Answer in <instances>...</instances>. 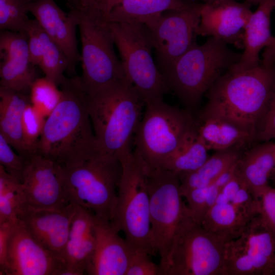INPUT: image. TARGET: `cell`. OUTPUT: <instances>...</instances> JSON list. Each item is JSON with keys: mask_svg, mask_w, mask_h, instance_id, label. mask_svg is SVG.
<instances>
[{"mask_svg": "<svg viewBox=\"0 0 275 275\" xmlns=\"http://www.w3.org/2000/svg\"><path fill=\"white\" fill-rule=\"evenodd\" d=\"M60 86L61 100L46 119L36 153L70 168L101 153L79 76L65 77Z\"/></svg>", "mask_w": 275, "mask_h": 275, "instance_id": "cell-1", "label": "cell"}, {"mask_svg": "<svg viewBox=\"0 0 275 275\" xmlns=\"http://www.w3.org/2000/svg\"><path fill=\"white\" fill-rule=\"evenodd\" d=\"M275 83V63L261 61L252 69L228 70L208 90L200 119L216 118L230 122L256 139Z\"/></svg>", "mask_w": 275, "mask_h": 275, "instance_id": "cell-2", "label": "cell"}, {"mask_svg": "<svg viewBox=\"0 0 275 275\" xmlns=\"http://www.w3.org/2000/svg\"><path fill=\"white\" fill-rule=\"evenodd\" d=\"M78 18L84 91L92 95L126 78L115 45L107 0H76L68 5Z\"/></svg>", "mask_w": 275, "mask_h": 275, "instance_id": "cell-3", "label": "cell"}, {"mask_svg": "<svg viewBox=\"0 0 275 275\" xmlns=\"http://www.w3.org/2000/svg\"><path fill=\"white\" fill-rule=\"evenodd\" d=\"M87 101L100 153L119 159L132 151L145 103L131 82L125 78L87 95Z\"/></svg>", "mask_w": 275, "mask_h": 275, "instance_id": "cell-4", "label": "cell"}, {"mask_svg": "<svg viewBox=\"0 0 275 275\" xmlns=\"http://www.w3.org/2000/svg\"><path fill=\"white\" fill-rule=\"evenodd\" d=\"M241 54L210 37L202 45L196 42L161 72L170 91L186 106L194 107L217 79L238 62Z\"/></svg>", "mask_w": 275, "mask_h": 275, "instance_id": "cell-5", "label": "cell"}, {"mask_svg": "<svg viewBox=\"0 0 275 275\" xmlns=\"http://www.w3.org/2000/svg\"><path fill=\"white\" fill-rule=\"evenodd\" d=\"M119 159L122 175L111 222L116 229L124 233L125 239L134 251L155 255L156 252L151 239L146 167L132 151Z\"/></svg>", "mask_w": 275, "mask_h": 275, "instance_id": "cell-6", "label": "cell"}, {"mask_svg": "<svg viewBox=\"0 0 275 275\" xmlns=\"http://www.w3.org/2000/svg\"><path fill=\"white\" fill-rule=\"evenodd\" d=\"M122 164L116 157L99 154L82 163L62 167L64 192L68 201L111 221L117 204Z\"/></svg>", "mask_w": 275, "mask_h": 275, "instance_id": "cell-7", "label": "cell"}, {"mask_svg": "<svg viewBox=\"0 0 275 275\" xmlns=\"http://www.w3.org/2000/svg\"><path fill=\"white\" fill-rule=\"evenodd\" d=\"M145 109L134 136L133 153L148 170L157 169L184 138L197 128L190 112L163 100L145 104Z\"/></svg>", "mask_w": 275, "mask_h": 275, "instance_id": "cell-8", "label": "cell"}, {"mask_svg": "<svg viewBox=\"0 0 275 275\" xmlns=\"http://www.w3.org/2000/svg\"><path fill=\"white\" fill-rule=\"evenodd\" d=\"M111 28L125 76L145 104L163 100L170 90L152 57L154 45L147 26L111 21Z\"/></svg>", "mask_w": 275, "mask_h": 275, "instance_id": "cell-9", "label": "cell"}, {"mask_svg": "<svg viewBox=\"0 0 275 275\" xmlns=\"http://www.w3.org/2000/svg\"><path fill=\"white\" fill-rule=\"evenodd\" d=\"M225 243L197 223L187 207L175 236L164 275H225Z\"/></svg>", "mask_w": 275, "mask_h": 275, "instance_id": "cell-10", "label": "cell"}, {"mask_svg": "<svg viewBox=\"0 0 275 275\" xmlns=\"http://www.w3.org/2000/svg\"><path fill=\"white\" fill-rule=\"evenodd\" d=\"M146 170L151 239L164 275L173 240L187 206L182 200L178 174L160 169Z\"/></svg>", "mask_w": 275, "mask_h": 275, "instance_id": "cell-11", "label": "cell"}, {"mask_svg": "<svg viewBox=\"0 0 275 275\" xmlns=\"http://www.w3.org/2000/svg\"><path fill=\"white\" fill-rule=\"evenodd\" d=\"M225 275L275 274V238L258 215L225 243Z\"/></svg>", "mask_w": 275, "mask_h": 275, "instance_id": "cell-12", "label": "cell"}, {"mask_svg": "<svg viewBox=\"0 0 275 275\" xmlns=\"http://www.w3.org/2000/svg\"><path fill=\"white\" fill-rule=\"evenodd\" d=\"M259 212V199L236 173L223 187L201 225L226 242L238 237Z\"/></svg>", "mask_w": 275, "mask_h": 275, "instance_id": "cell-13", "label": "cell"}, {"mask_svg": "<svg viewBox=\"0 0 275 275\" xmlns=\"http://www.w3.org/2000/svg\"><path fill=\"white\" fill-rule=\"evenodd\" d=\"M203 5L198 2L184 9L166 11L146 25L151 35L156 64L161 72L197 42Z\"/></svg>", "mask_w": 275, "mask_h": 275, "instance_id": "cell-14", "label": "cell"}, {"mask_svg": "<svg viewBox=\"0 0 275 275\" xmlns=\"http://www.w3.org/2000/svg\"><path fill=\"white\" fill-rule=\"evenodd\" d=\"M24 157L25 167L20 182L25 206L57 209L69 205L63 187L62 167L36 152Z\"/></svg>", "mask_w": 275, "mask_h": 275, "instance_id": "cell-15", "label": "cell"}, {"mask_svg": "<svg viewBox=\"0 0 275 275\" xmlns=\"http://www.w3.org/2000/svg\"><path fill=\"white\" fill-rule=\"evenodd\" d=\"M63 267L17 218L10 235L4 275H59Z\"/></svg>", "mask_w": 275, "mask_h": 275, "instance_id": "cell-16", "label": "cell"}, {"mask_svg": "<svg viewBox=\"0 0 275 275\" xmlns=\"http://www.w3.org/2000/svg\"><path fill=\"white\" fill-rule=\"evenodd\" d=\"M252 6L248 2L235 0L204 3L197 35L213 37L243 49L244 29L253 13Z\"/></svg>", "mask_w": 275, "mask_h": 275, "instance_id": "cell-17", "label": "cell"}, {"mask_svg": "<svg viewBox=\"0 0 275 275\" xmlns=\"http://www.w3.org/2000/svg\"><path fill=\"white\" fill-rule=\"evenodd\" d=\"M75 210V204L73 203L57 209L24 206L18 213L17 218L31 234L63 264Z\"/></svg>", "mask_w": 275, "mask_h": 275, "instance_id": "cell-18", "label": "cell"}, {"mask_svg": "<svg viewBox=\"0 0 275 275\" xmlns=\"http://www.w3.org/2000/svg\"><path fill=\"white\" fill-rule=\"evenodd\" d=\"M28 9L45 32L65 53L68 62V74H74L77 65L81 62L76 39L78 18L75 11L70 8L68 13H65L54 0L30 2Z\"/></svg>", "mask_w": 275, "mask_h": 275, "instance_id": "cell-19", "label": "cell"}, {"mask_svg": "<svg viewBox=\"0 0 275 275\" xmlns=\"http://www.w3.org/2000/svg\"><path fill=\"white\" fill-rule=\"evenodd\" d=\"M0 87L29 94L38 77L25 33L1 31Z\"/></svg>", "mask_w": 275, "mask_h": 275, "instance_id": "cell-20", "label": "cell"}, {"mask_svg": "<svg viewBox=\"0 0 275 275\" xmlns=\"http://www.w3.org/2000/svg\"><path fill=\"white\" fill-rule=\"evenodd\" d=\"M110 221L96 216L95 248L87 266L89 275H126L134 251Z\"/></svg>", "mask_w": 275, "mask_h": 275, "instance_id": "cell-21", "label": "cell"}, {"mask_svg": "<svg viewBox=\"0 0 275 275\" xmlns=\"http://www.w3.org/2000/svg\"><path fill=\"white\" fill-rule=\"evenodd\" d=\"M95 222L93 213L75 204L64 253V266L59 275L86 274L87 266L95 245Z\"/></svg>", "mask_w": 275, "mask_h": 275, "instance_id": "cell-22", "label": "cell"}, {"mask_svg": "<svg viewBox=\"0 0 275 275\" xmlns=\"http://www.w3.org/2000/svg\"><path fill=\"white\" fill-rule=\"evenodd\" d=\"M274 8L275 0L260 1L257 9L252 13L245 26L243 51L241 58L230 70H246L260 64V52L269 44L273 37L271 34L270 19Z\"/></svg>", "mask_w": 275, "mask_h": 275, "instance_id": "cell-23", "label": "cell"}, {"mask_svg": "<svg viewBox=\"0 0 275 275\" xmlns=\"http://www.w3.org/2000/svg\"><path fill=\"white\" fill-rule=\"evenodd\" d=\"M274 168V143L268 141L242 155L237 162L236 173L254 197L259 199L269 186L268 178Z\"/></svg>", "mask_w": 275, "mask_h": 275, "instance_id": "cell-24", "label": "cell"}, {"mask_svg": "<svg viewBox=\"0 0 275 275\" xmlns=\"http://www.w3.org/2000/svg\"><path fill=\"white\" fill-rule=\"evenodd\" d=\"M31 103L29 94L0 87V133L16 152L27 156L22 133L24 109Z\"/></svg>", "mask_w": 275, "mask_h": 275, "instance_id": "cell-25", "label": "cell"}, {"mask_svg": "<svg viewBox=\"0 0 275 275\" xmlns=\"http://www.w3.org/2000/svg\"><path fill=\"white\" fill-rule=\"evenodd\" d=\"M197 2L196 0H122L111 10L109 19L111 22L146 25L166 11L184 9Z\"/></svg>", "mask_w": 275, "mask_h": 275, "instance_id": "cell-26", "label": "cell"}, {"mask_svg": "<svg viewBox=\"0 0 275 275\" xmlns=\"http://www.w3.org/2000/svg\"><path fill=\"white\" fill-rule=\"evenodd\" d=\"M197 132L208 150L216 151L241 145L255 139L251 133L235 125L216 118L197 121Z\"/></svg>", "mask_w": 275, "mask_h": 275, "instance_id": "cell-27", "label": "cell"}, {"mask_svg": "<svg viewBox=\"0 0 275 275\" xmlns=\"http://www.w3.org/2000/svg\"><path fill=\"white\" fill-rule=\"evenodd\" d=\"M241 156L236 146L217 151L197 169L178 175L181 196L191 189L210 184Z\"/></svg>", "mask_w": 275, "mask_h": 275, "instance_id": "cell-28", "label": "cell"}, {"mask_svg": "<svg viewBox=\"0 0 275 275\" xmlns=\"http://www.w3.org/2000/svg\"><path fill=\"white\" fill-rule=\"evenodd\" d=\"M209 157L208 150L199 138L197 128L189 132L157 169L178 175L192 172Z\"/></svg>", "mask_w": 275, "mask_h": 275, "instance_id": "cell-29", "label": "cell"}, {"mask_svg": "<svg viewBox=\"0 0 275 275\" xmlns=\"http://www.w3.org/2000/svg\"><path fill=\"white\" fill-rule=\"evenodd\" d=\"M25 206L21 183L0 164V223L16 219Z\"/></svg>", "mask_w": 275, "mask_h": 275, "instance_id": "cell-30", "label": "cell"}, {"mask_svg": "<svg viewBox=\"0 0 275 275\" xmlns=\"http://www.w3.org/2000/svg\"><path fill=\"white\" fill-rule=\"evenodd\" d=\"M43 49L38 67L45 76L60 86L67 72L68 62L66 56L58 45L52 40L43 29Z\"/></svg>", "mask_w": 275, "mask_h": 275, "instance_id": "cell-31", "label": "cell"}, {"mask_svg": "<svg viewBox=\"0 0 275 275\" xmlns=\"http://www.w3.org/2000/svg\"><path fill=\"white\" fill-rule=\"evenodd\" d=\"M58 87L53 81L44 76L37 78L31 88V103L46 118L61 100L62 92Z\"/></svg>", "mask_w": 275, "mask_h": 275, "instance_id": "cell-32", "label": "cell"}, {"mask_svg": "<svg viewBox=\"0 0 275 275\" xmlns=\"http://www.w3.org/2000/svg\"><path fill=\"white\" fill-rule=\"evenodd\" d=\"M29 0H0V29L25 33Z\"/></svg>", "mask_w": 275, "mask_h": 275, "instance_id": "cell-33", "label": "cell"}, {"mask_svg": "<svg viewBox=\"0 0 275 275\" xmlns=\"http://www.w3.org/2000/svg\"><path fill=\"white\" fill-rule=\"evenodd\" d=\"M46 119L31 103L27 105L22 121V137L27 156L36 152Z\"/></svg>", "mask_w": 275, "mask_h": 275, "instance_id": "cell-34", "label": "cell"}, {"mask_svg": "<svg viewBox=\"0 0 275 275\" xmlns=\"http://www.w3.org/2000/svg\"><path fill=\"white\" fill-rule=\"evenodd\" d=\"M12 147L0 133V164L10 175L20 182L24 171L25 157L15 153Z\"/></svg>", "mask_w": 275, "mask_h": 275, "instance_id": "cell-35", "label": "cell"}, {"mask_svg": "<svg viewBox=\"0 0 275 275\" xmlns=\"http://www.w3.org/2000/svg\"><path fill=\"white\" fill-rule=\"evenodd\" d=\"M43 29L36 19H30L25 30L31 62L36 66L39 65L43 49Z\"/></svg>", "mask_w": 275, "mask_h": 275, "instance_id": "cell-36", "label": "cell"}, {"mask_svg": "<svg viewBox=\"0 0 275 275\" xmlns=\"http://www.w3.org/2000/svg\"><path fill=\"white\" fill-rule=\"evenodd\" d=\"M150 255L134 251L126 275H162L159 264L154 263Z\"/></svg>", "mask_w": 275, "mask_h": 275, "instance_id": "cell-37", "label": "cell"}, {"mask_svg": "<svg viewBox=\"0 0 275 275\" xmlns=\"http://www.w3.org/2000/svg\"><path fill=\"white\" fill-rule=\"evenodd\" d=\"M259 200V214L275 238V189L268 186L263 191Z\"/></svg>", "mask_w": 275, "mask_h": 275, "instance_id": "cell-38", "label": "cell"}, {"mask_svg": "<svg viewBox=\"0 0 275 275\" xmlns=\"http://www.w3.org/2000/svg\"><path fill=\"white\" fill-rule=\"evenodd\" d=\"M275 138V83L266 111L258 126L256 139L268 141Z\"/></svg>", "mask_w": 275, "mask_h": 275, "instance_id": "cell-39", "label": "cell"}, {"mask_svg": "<svg viewBox=\"0 0 275 275\" xmlns=\"http://www.w3.org/2000/svg\"><path fill=\"white\" fill-rule=\"evenodd\" d=\"M0 223V274L4 275L7 265L9 240L13 225L16 221Z\"/></svg>", "mask_w": 275, "mask_h": 275, "instance_id": "cell-40", "label": "cell"}, {"mask_svg": "<svg viewBox=\"0 0 275 275\" xmlns=\"http://www.w3.org/2000/svg\"><path fill=\"white\" fill-rule=\"evenodd\" d=\"M261 60L267 63H275V37L273 36L269 44L264 48Z\"/></svg>", "mask_w": 275, "mask_h": 275, "instance_id": "cell-41", "label": "cell"}, {"mask_svg": "<svg viewBox=\"0 0 275 275\" xmlns=\"http://www.w3.org/2000/svg\"><path fill=\"white\" fill-rule=\"evenodd\" d=\"M221 1V0H202L203 3H210L215 1ZM261 0H244V1L248 2L251 3L252 5L258 6Z\"/></svg>", "mask_w": 275, "mask_h": 275, "instance_id": "cell-42", "label": "cell"}, {"mask_svg": "<svg viewBox=\"0 0 275 275\" xmlns=\"http://www.w3.org/2000/svg\"><path fill=\"white\" fill-rule=\"evenodd\" d=\"M122 0H107L109 10L118 5Z\"/></svg>", "mask_w": 275, "mask_h": 275, "instance_id": "cell-43", "label": "cell"}, {"mask_svg": "<svg viewBox=\"0 0 275 275\" xmlns=\"http://www.w3.org/2000/svg\"><path fill=\"white\" fill-rule=\"evenodd\" d=\"M30 2H33V1H37V0H29ZM71 0H66V2H69Z\"/></svg>", "mask_w": 275, "mask_h": 275, "instance_id": "cell-44", "label": "cell"}, {"mask_svg": "<svg viewBox=\"0 0 275 275\" xmlns=\"http://www.w3.org/2000/svg\"><path fill=\"white\" fill-rule=\"evenodd\" d=\"M274 155H275V143H274ZM274 171H275V168H274Z\"/></svg>", "mask_w": 275, "mask_h": 275, "instance_id": "cell-45", "label": "cell"}, {"mask_svg": "<svg viewBox=\"0 0 275 275\" xmlns=\"http://www.w3.org/2000/svg\"><path fill=\"white\" fill-rule=\"evenodd\" d=\"M274 9H275V8H274Z\"/></svg>", "mask_w": 275, "mask_h": 275, "instance_id": "cell-46", "label": "cell"}]
</instances>
